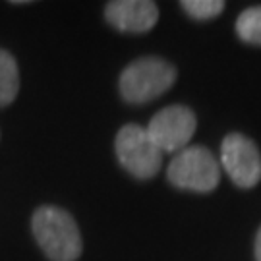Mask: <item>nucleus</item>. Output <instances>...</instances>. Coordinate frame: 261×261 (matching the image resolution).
<instances>
[{
    "mask_svg": "<svg viewBox=\"0 0 261 261\" xmlns=\"http://www.w3.org/2000/svg\"><path fill=\"white\" fill-rule=\"evenodd\" d=\"M35 240L50 261H75L82 255V236L74 217L60 207H39L31 219Z\"/></svg>",
    "mask_w": 261,
    "mask_h": 261,
    "instance_id": "f257e3e1",
    "label": "nucleus"
},
{
    "mask_svg": "<svg viewBox=\"0 0 261 261\" xmlns=\"http://www.w3.org/2000/svg\"><path fill=\"white\" fill-rule=\"evenodd\" d=\"M174 80H176V68L170 62L159 56H145L126 66V70L120 75L118 87L124 101L141 105L168 91Z\"/></svg>",
    "mask_w": 261,
    "mask_h": 261,
    "instance_id": "f03ea898",
    "label": "nucleus"
},
{
    "mask_svg": "<svg viewBox=\"0 0 261 261\" xmlns=\"http://www.w3.org/2000/svg\"><path fill=\"white\" fill-rule=\"evenodd\" d=\"M114 149L122 167L140 180L155 176L163 163V151L151 140L147 128H141L138 124L122 126L116 134Z\"/></svg>",
    "mask_w": 261,
    "mask_h": 261,
    "instance_id": "7ed1b4c3",
    "label": "nucleus"
},
{
    "mask_svg": "<svg viewBox=\"0 0 261 261\" xmlns=\"http://www.w3.org/2000/svg\"><path fill=\"white\" fill-rule=\"evenodd\" d=\"M168 180L176 188L192 192H213L221 180V168L213 153L203 145H194L178 151L167 170Z\"/></svg>",
    "mask_w": 261,
    "mask_h": 261,
    "instance_id": "20e7f679",
    "label": "nucleus"
},
{
    "mask_svg": "<svg viewBox=\"0 0 261 261\" xmlns=\"http://www.w3.org/2000/svg\"><path fill=\"white\" fill-rule=\"evenodd\" d=\"M196 114L184 105H170L151 118L147 132L161 151H182L196 134Z\"/></svg>",
    "mask_w": 261,
    "mask_h": 261,
    "instance_id": "39448f33",
    "label": "nucleus"
},
{
    "mask_svg": "<svg viewBox=\"0 0 261 261\" xmlns=\"http://www.w3.org/2000/svg\"><path fill=\"white\" fill-rule=\"evenodd\" d=\"M226 174L236 186L253 188L261 180V155L257 145L242 134H228L221 145Z\"/></svg>",
    "mask_w": 261,
    "mask_h": 261,
    "instance_id": "423d86ee",
    "label": "nucleus"
},
{
    "mask_svg": "<svg viewBox=\"0 0 261 261\" xmlns=\"http://www.w3.org/2000/svg\"><path fill=\"white\" fill-rule=\"evenodd\" d=\"M105 18L120 31L145 33L155 28L159 8L151 0H112L105 6Z\"/></svg>",
    "mask_w": 261,
    "mask_h": 261,
    "instance_id": "0eeeda50",
    "label": "nucleus"
},
{
    "mask_svg": "<svg viewBox=\"0 0 261 261\" xmlns=\"http://www.w3.org/2000/svg\"><path fill=\"white\" fill-rule=\"evenodd\" d=\"M19 91V72L14 56L0 50V107L10 105Z\"/></svg>",
    "mask_w": 261,
    "mask_h": 261,
    "instance_id": "6e6552de",
    "label": "nucleus"
},
{
    "mask_svg": "<svg viewBox=\"0 0 261 261\" xmlns=\"http://www.w3.org/2000/svg\"><path fill=\"white\" fill-rule=\"evenodd\" d=\"M236 33L244 43L261 45V6L244 10L236 19Z\"/></svg>",
    "mask_w": 261,
    "mask_h": 261,
    "instance_id": "1a4fd4ad",
    "label": "nucleus"
},
{
    "mask_svg": "<svg viewBox=\"0 0 261 261\" xmlns=\"http://www.w3.org/2000/svg\"><path fill=\"white\" fill-rule=\"evenodd\" d=\"M180 6L186 10L192 18L211 19L217 18L224 10V2L221 0H182Z\"/></svg>",
    "mask_w": 261,
    "mask_h": 261,
    "instance_id": "9d476101",
    "label": "nucleus"
},
{
    "mask_svg": "<svg viewBox=\"0 0 261 261\" xmlns=\"http://www.w3.org/2000/svg\"><path fill=\"white\" fill-rule=\"evenodd\" d=\"M253 252H255V261H261V226L255 236V246H253Z\"/></svg>",
    "mask_w": 261,
    "mask_h": 261,
    "instance_id": "9b49d317",
    "label": "nucleus"
}]
</instances>
